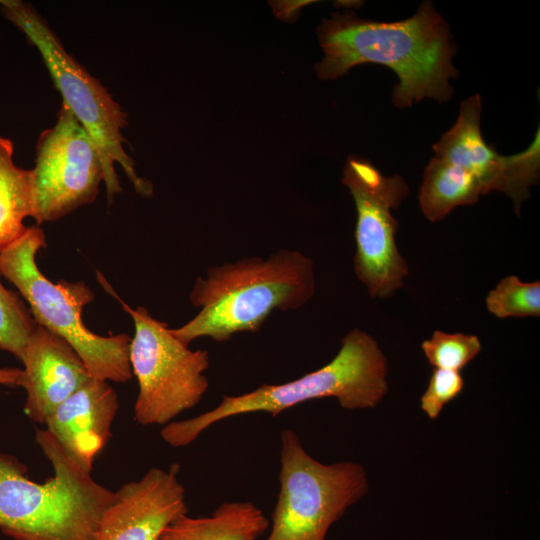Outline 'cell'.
Wrapping results in <instances>:
<instances>
[{"label": "cell", "instance_id": "cell-1", "mask_svg": "<svg viewBox=\"0 0 540 540\" xmlns=\"http://www.w3.org/2000/svg\"><path fill=\"white\" fill-rule=\"evenodd\" d=\"M318 38L324 58L316 66L322 79H336L350 68L374 63L393 70L398 83L392 91L397 108L411 107L424 98L439 103L453 95L458 77L452 58L457 45L448 23L430 1L404 20L381 22L354 13H334L322 21Z\"/></svg>", "mask_w": 540, "mask_h": 540}, {"label": "cell", "instance_id": "cell-2", "mask_svg": "<svg viewBox=\"0 0 540 540\" xmlns=\"http://www.w3.org/2000/svg\"><path fill=\"white\" fill-rule=\"evenodd\" d=\"M315 288L313 261L296 250L210 267L205 277H197L189 296L200 311L171 331L187 346L201 337L226 342L239 332L259 331L275 310L301 308Z\"/></svg>", "mask_w": 540, "mask_h": 540}, {"label": "cell", "instance_id": "cell-3", "mask_svg": "<svg viewBox=\"0 0 540 540\" xmlns=\"http://www.w3.org/2000/svg\"><path fill=\"white\" fill-rule=\"evenodd\" d=\"M36 442L54 475L44 483L0 451V530L13 540H93L101 516L115 494L74 462L46 429Z\"/></svg>", "mask_w": 540, "mask_h": 540}, {"label": "cell", "instance_id": "cell-4", "mask_svg": "<svg viewBox=\"0 0 540 540\" xmlns=\"http://www.w3.org/2000/svg\"><path fill=\"white\" fill-rule=\"evenodd\" d=\"M388 361L378 342L354 328L342 339L335 357L323 367L283 384L264 383L236 396L224 395L213 409L196 417L172 421L161 429L163 440L185 447L221 420L255 412L273 417L298 404L334 397L344 409L375 408L388 392Z\"/></svg>", "mask_w": 540, "mask_h": 540}, {"label": "cell", "instance_id": "cell-5", "mask_svg": "<svg viewBox=\"0 0 540 540\" xmlns=\"http://www.w3.org/2000/svg\"><path fill=\"white\" fill-rule=\"evenodd\" d=\"M43 230L27 227L0 251V273L28 302L36 324L67 341L86 365L92 378L124 383L133 374L129 361L131 337L121 333L100 336L82 320L83 307L93 300L84 282H51L38 268L36 255L45 247Z\"/></svg>", "mask_w": 540, "mask_h": 540}, {"label": "cell", "instance_id": "cell-6", "mask_svg": "<svg viewBox=\"0 0 540 540\" xmlns=\"http://www.w3.org/2000/svg\"><path fill=\"white\" fill-rule=\"evenodd\" d=\"M3 16L14 24L39 51L50 77L62 96V103L86 130L99 153L107 199L121 191L115 164L124 170L134 189L144 197L153 194L152 184L138 176L135 164L124 148L122 130L127 114L106 88L64 48L47 22L28 3L0 0Z\"/></svg>", "mask_w": 540, "mask_h": 540}, {"label": "cell", "instance_id": "cell-7", "mask_svg": "<svg viewBox=\"0 0 540 540\" xmlns=\"http://www.w3.org/2000/svg\"><path fill=\"white\" fill-rule=\"evenodd\" d=\"M280 463V490L265 540H326L331 525L369 490L361 464L319 462L292 429L281 432Z\"/></svg>", "mask_w": 540, "mask_h": 540}, {"label": "cell", "instance_id": "cell-8", "mask_svg": "<svg viewBox=\"0 0 540 540\" xmlns=\"http://www.w3.org/2000/svg\"><path fill=\"white\" fill-rule=\"evenodd\" d=\"M114 296L135 327L129 349L132 374L139 387L134 418L140 425L165 426L195 407L207 392L209 381L203 373L210 364L209 353L191 350L146 308L132 309Z\"/></svg>", "mask_w": 540, "mask_h": 540}, {"label": "cell", "instance_id": "cell-9", "mask_svg": "<svg viewBox=\"0 0 540 540\" xmlns=\"http://www.w3.org/2000/svg\"><path fill=\"white\" fill-rule=\"evenodd\" d=\"M342 183L357 211L354 272L371 297H390L409 274L407 261L396 245L398 222L392 215L408 196L409 186L401 175L385 176L370 160L359 156L347 159Z\"/></svg>", "mask_w": 540, "mask_h": 540}, {"label": "cell", "instance_id": "cell-10", "mask_svg": "<svg viewBox=\"0 0 540 540\" xmlns=\"http://www.w3.org/2000/svg\"><path fill=\"white\" fill-rule=\"evenodd\" d=\"M37 224L55 221L95 200L104 180L97 148L83 126L61 102L55 124L44 130L30 170Z\"/></svg>", "mask_w": 540, "mask_h": 540}, {"label": "cell", "instance_id": "cell-11", "mask_svg": "<svg viewBox=\"0 0 540 540\" xmlns=\"http://www.w3.org/2000/svg\"><path fill=\"white\" fill-rule=\"evenodd\" d=\"M481 111L479 94L462 100L455 124L433 145L431 159L470 183L481 196L491 191L505 193L519 214L540 175L539 129L525 150L504 156L483 138Z\"/></svg>", "mask_w": 540, "mask_h": 540}, {"label": "cell", "instance_id": "cell-12", "mask_svg": "<svg viewBox=\"0 0 540 540\" xmlns=\"http://www.w3.org/2000/svg\"><path fill=\"white\" fill-rule=\"evenodd\" d=\"M180 466L149 469L123 484L103 512L93 540H158L176 520L188 515Z\"/></svg>", "mask_w": 540, "mask_h": 540}, {"label": "cell", "instance_id": "cell-13", "mask_svg": "<svg viewBox=\"0 0 540 540\" xmlns=\"http://www.w3.org/2000/svg\"><path fill=\"white\" fill-rule=\"evenodd\" d=\"M20 362V387L26 391L24 412L38 424H44L62 402L92 378L72 346L38 324L26 342Z\"/></svg>", "mask_w": 540, "mask_h": 540}, {"label": "cell", "instance_id": "cell-14", "mask_svg": "<svg viewBox=\"0 0 540 540\" xmlns=\"http://www.w3.org/2000/svg\"><path fill=\"white\" fill-rule=\"evenodd\" d=\"M118 408L117 392L109 382L91 378L46 418L45 429L74 462L91 473L95 458L111 437Z\"/></svg>", "mask_w": 540, "mask_h": 540}, {"label": "cell", "instance_id": "cell-15", "mask_svg": "<svg viewBox=\"0 0 540 540\" xmlns=\"http://www.w3.org/2000/svg\"><path fill=\"white\" fill-rule=\"evenodd\" d=\"M269 524L263 511L252 502H224L210 516L181 517L158 540H257Z\"/></svg>", "mask_w": 540, "mask_h": 540}, {"label": "cell", "instance_id": "cell-16", "mask_svg": "<svg viewBox=\"0 0 540 540\" xmlns=\"http://www.w3.org/2000/svg\"><path fill=\"white\" fill-rule=\"evenodd\" d=\"M13 154V142L0 136V251L26 231L23 221L33 213L30 170L18 167Z\"/></svg>", "mask_w": 540, "mask_h": 540}, {"label": "cell", "instance_id": "cell-17", "mask_svg": "<svg viewBox=\"0 0 540 540\" xmlns=\"http://www.w3.org/2000/svg\"><path fill=\"white\" fill-rule=\"evenodd\" d=\"M485 303L488 312L500 319L539 317L540 282L506 276L487 294Z\"/></svg>", "mask_w": 540, "mask_h": 540}, {"label": "cell", "instance_id": "cell-18", "mask_svg": "<svg viewBox=\"0 0 540 540\" xmlns=\"http://www.w3.org/2000/svg\"><path fill=\"white\" fill-rule=\"evenodd\" d=\"M428 363L437 369L462 370L481 351L479 338L473 334L433 332L421 343Z\"/></svg>", "mask_w": 540, "mask_h": 540}, {"label": "cell", "instance_id": "cell-19", "mask_svg": "<svg viewBox=\"0 0 540 540\" xmlns=\"http://www.w3.org/2000/svg\"><path fill=\"white\" fill-rule=\"evenodd\" d=\"M36 323L24 303L0 281V350L19 361Z\"/></svg>", "mask_w": 540, "mask_h": 540}, {"label": "cell", "instance_id": "cell-20", "mask_svg": "<svg viewBox=\"0 0 540 540\" xmlns=\"http://www.w3.org/2000/svg\"><path fill=\"white\" fill-rule=\"evenodd\" d=\"M464 379L460 372L434 368L428 386L420 398L421 410L430 419H436L444 406L463 390Z\"/></svg>", "mask_w": 540, "mask_h": 540}, {"label": "cell", "instance_id": "cell-21", "mask_svg": "<svg viewBox=\"0 0 540 540\" xmlns=\"http://www.w3.org/2000/svg\"><path fill=\"white\" fill-rule=\"evenodd\" d=\"M22 377L21 368H0V385L20 386Z\"/></svg>", "mask_w": 540, "mask_h": 540}]
</instances>
